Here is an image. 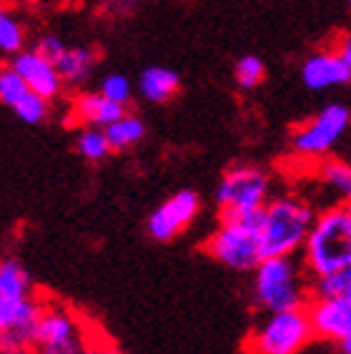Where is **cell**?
I'll list each match as a JSON object with an SVG mask.
<instances>
[{
    "label": "cell",
    "mask_w": 351,
    "mask_h": 354,
    "mask_svg": "<svg viewBox=\"0 0 351 354\" xmlns=\"http://www.w3.org/2000/svg\"><path fill=\"white\" fill-rule=\"evenodd\" d=\"M314 297V279L298 257H263L251 272V304L261 314L301 309Z\"/></svg>",
    "instance_id": "cell-1"
},
{
    "label": "cell",
    "mask_w": 351,
    "mask_h": 354,
    "mask_svg": "<svg viewBox=\"0 0 351 354\" xmlns=\"http://www.w3.org/2000/svg\"><path fill=\"white\" fill-rule=\"evenodd\" d=\"M316 218V209L301 194H278L258 212V236L263 257L301 254Z\"/></svg>",
    "instance_id": "cell-2"
},
{
    "label": "cell",
    "mask_w": 351,
    "mask_h": 354,
    "mask_svg": "<svg viewBox=\"0 0 351 354\" xmlns=\"http://www.w3.org/2000/svg\"><path fill=\"white\" fill-rule=\"evenodd\" d=\"M301 261L311 279L326 277L351 264V206L331 204L316 212L306 244L301 249Z\"/></svg>",
    "instance_id": "cell-3"
},
{
    "label": "cell",
    "mask_w": 351,
    "mask_h": 354,
    "mask_svg": "<svg viewBox=\"0 0 351 354\" xmlns=\"http://www.w3.org/2000/svg\"><path fill=\"white\" fill-rule=\"evenodd\" d=\"M203 252L231 272L251 274L263 259L258 212L243 216H221L218 226L203 241Z\"/></svg>",
    "instance_id": "cell-4"
},
{
    "label": "cell",
    "mask_w": 351,
    "mask_h": 354,
    "mask_svg": "<svg viewBox=\"0 0 351 354\" xmlns=\"http://www.w3.org/2000/svg\"><path fill=\"white\" fill-rule=\"evenodd\" d=\"M316 342L309 312L284 309V312L261 314L256 327L251 329L243 352L246 354H304Z\"/></svg>",
    "instance_id": "cell-5"
},
{
    "label": "cell",
    "mask_w": 351,
    "mask_h": 354,
    "mask_svg": "<svg viewBox=\"0 0 351 354\" xmlns=\"http://www.w3.org/2000/svg\"><path fill=\"white\" fill-rule=\"evenodd\" d=\"M95 329L98 327L91 324L81 312L46 297L30 354H83Z\"/></svg>",
    "instance_id": "cell-6"
},
{
    "label": "cell",
    "mask_w": 351,
    "mask_h": 354,
    "mask_svg": "<svg viewBox=\"0 0 351 354\" xmlns=\"http://www.w3.org/2000/svg\"><path fill=\"white\" fill-rule=\"evenodd\" d=\"M351 129V109L346 103H326L291 133V151L306 161H324L336 149V143Z\"/></svg>",
    "instance_id": "cell-7"
},
{
    "label": "cell",
    "mask_w": 351,
    "mask_h": 354,
    "mask_svg": "<svg viewBox=\"0 0 351 354\" xmlns=\"http://www.w3.org/2000/svg\"><path fill=\"white\" fill-rule=\"evenodd\" d=\"M271 198V176L258 166H231L214 191L221 216H243L261 212Z\"/></svg>",
    "instance_id": "cell-8"
},
{
    "label": "cell",
    "mask_w": 351,
    "mask_h": 354,
    "mask_svg": "<svg viewBox=\"0 0 351 354\" xmlns=\"http://www.w3.org/2000/svg\"><path fill=\"white\" fill-rule=\"evenodd\" d=\"M201 214V196L193 189H181L171 194L158 209H153L146 221L149 236L153 241H173L189 229Z\"/></svg>",
    "instance_id": "cell-9"
},
{
    "label": "cell",
    "mask_w": 351,
    "mask_h": 354,
    "mask_svg": "<svg viewBox=\"0 0 351 354\" xmlns=\"http://www.w3.org/2000/svg\"><path fill=\"white\" fill-rule=\"evenodd\" d=\"M306 312H309L316 342L336 347L341 342L351 339V297L314 294L306 304Z\"/></svg>",
    "instance_id": "cell-10"
},
{
    "label": "cell",
    "mask_w": 351,
    "mask_h": 354,
    "mask_svg": "<svg viewBox=\"0 0 351 354\" xmlns=\"http://www.w3.org/2000/svg\"><path fill=\"white\" fill-rule=\"evenodd\" d=\"M0 103L28 126H38L50 113V101L35 93L10 63H0Z\"/></svg>",
    "instance_id": "cell-11"
},
{
    "label": "cell",
    "mask_w": 351,
    "mask_h": 354,
    "mask_svg": "<svg viewBox=\"0 0 351 354\" xmlns=\"http://www.w3.org/2000/svg\"><path fill=\"white\" fill-rule=\"evenodd\" d=\"M301 83L314 93L341 88L351 83V68L341 61L336 50H316L301 61Z\"/></svg>",
    "instance_id": "cell-12"
},
{
    "label": "cell",
    "mask_w": 351,
    "mask_h": 354,
    "mask_svg": "<svg viewBox=\"0 0 351 354\" xmlns=\"http://www.w3.org/2000/svg\"><path fill=\"white\" fill-rule=\"evenodd\" d=\"M10 66H13V68L21 73L23 81H26L38 95H43L46 101H55V98L63 93V86H66V83H63L61 73L55 68V63L50 61V58H46L41 50H35V48L33 50H26V48H23L21 53L13 55Z\"/></svg>",
    "instance_id": "cell-13"
},
{
    "label": "cell",
    "mask_w": 351,
    "mask_h": 354,
    "mask_svg": "<svg viewBox=\"0 0 351 354\" xmlns=\"http://www.w3.org/2000/svg\"><path fill=\"white\" fill-rule=\"evenodd\" d=\"M126 113V106L121 103H113L111 98L95 91V93H81L75 95L73 103H70V116L81 126H95V129H106L113 121Z\"/></svg>",
    "instance_id": "cell-14"
},
{
    "label": "cell",
    "mask_w": 351,
    "mask_h": 354,
    "mask_svg": "<svg viewBox=\"0 0 351 354\" xmlns=\"http://www.w3.org/2000/svg\"><path fill=\"white\" fill-rule=\"evenodd\" d=\"M181 88V75L166 66H149L138 78V93L149 103H169Z\"/></svg>",
    "instance_id": "cell-15"
},
{
    "label": "cell",
    "mask_w": 351,
    "mask_h": 354,
    "mask_svg": "<svg viewBox=\"0 0 351 354\" xmlns=\"http://www.w3.org/2000/svg\"><path fill=\"white\" fill-rule=\"evenodd\" d=\"M98 61V53L88 46H68L61 53V58L55 61V68L61 73L63 83L68 86H83L91 78Z\"/></svg>",
    "instance_id": "cell-16"
},
{
    "label": "cell",
    "mask_w": 351,
    "mask_h": 354,
    "mask_svg": "<svg viewBox=\"0 0 351 354\" xmlns=\"http://www.w3.org/2000/svg\"><path fill=\"white\" fill-rule=\"evenodd\" d=\"M316 181L321 184V189L336 198L334 204L351 206V164L339 158H324L316 166Z\"/></svg>",
    "instance_id": "cell-17"
},
{
    "label": "cell",
    "mask_w": 351,
    "mask_h": 354,
    "mask_svg": "<svg viewBox=\"0 0 351 354\" xmlns=\"http://www.w3.org/2000/svg\"><path fill=\"white\" fill-rule=\"evenodd\" d=\"M35 294L28 269L13 257L0 259V299H23Z\"/></svg>",
    "instance_id": "cell-18"
},
{
    "label": "cell",
    "mask_w": 351,
    "mask_h": 354,
    "mask_svg": "<svg viewBox=\"0 0 351 354\" xmlns=\"http://www.w3.org/2000/svg\"><path fill=\"white\" fill-rule=\"evenodd\" d=\"M106 136H108V143L113 151H129L131 146L143 141V136H146V123H143V118L133 116V113L126 111L118 121L106 126Z\"/></svg>",
    "instance_id": "cell-19"
},
{
    "label": "cell",
    "mask_w": 351,
    "mask_h": 354,
    "mask_svg": "<svg viewBox=\"0 0 351 354\" xmlns=\"http://www.w3.org/2000/svg\"><path fill=\"white\" fill-rule=\"evenodd\" d=\"M75 151L81 153L86 161L91 164H101L106 158L113 153L108 143V136H106V129H95V126H83L75 136Z\"/></svg>",
    "instance_id": "cell-20"
},
{
    "label": "cell",
    "mask_w": 351,
    "mask_h": 354,
    "mask_svg": "<svg viewBox=\"0 0 351 354\" xmlns=\"http://www.w3.org/2000/svg\"><path fill=\"white\" fill-rule=\"evenodd\" d=\"M26 46V28L21 18L10 13L8 8H0V53L15 55Z\"/></svg>",
    "instance_id": "cell-21"
},
{
    "label": "cell",
    "mask_w": 351,
    "mask_h": 354,
    "mask_svg": "<svg viewBox=\"0 0 351 354\" xmlns=\"http://www.w3.org/2000/svg\"><path fill=\"white\" fill-rule=\"evenodd\" d=\"M266 78V63L258 55H241L234 66V81L241 91H254L258 88Z\"/></svg>",
    "instance_id": "cell-22"
},
{
    "label": "cell",
    "mask_w": 351,
    "mask_h": 354,
    "mask_svg": "<svg viewBox=\"0 0 351 354\" xmlns=\"http://www.w3.org/2000/svg\"><path fill=\"white\" fill-rule=\"evenodd\" d=\"M314 294H329V297H351V264L331 272L326 277L314 279Z\"/></svg>",
    "instance_id": "cell-23"
},
{
    "label": "cell",
    "mask_w": 351,
    "mask_h": 354,
    "mask_svg": "<svg viewBox=\"0 0 351 354\" xmlns=\"http://www.w3.org/2000/svg\"><path fill=\"white\" fill-rule=\"evenodd\" d=\"M101 91L106 98H111L113 103H121V106H129L131 98H133V83H131L129 75L123 73H108L103 75Z\"/></svg>",
    "instance_id": "cell-24"
},
{
    "label": "cell",
    "mask_w": 351,
    "mask_h": 354,
    "mask_svg": "<svg viewBox=\"0 0 351 354\" xmlns=\"http://www.w3.org/2000/svg\"><path fill=\"white\" fill-rule=\"evenodd\" d=\"M66 41H63L61 35H55V33H46L38 38V43H35V50H41L46 58H50V61H58L61 58V53L66 50Z\"/></svg>",
    "instance_id": "cell-25"
},
{
    "label": "cell",
    "mask_w": 351,
    "mask_h": 354,
    "mask_svg": "<svg viewBox=\"0 0 351 354\" xmlns=\"http://www.w3.org/2000/svg\"><path fill=\"white\" fill-rule=\"evenodd\" d=\"M83 354H123V352L115 347V344L108 339V337H106V334H101L98 329H95L93 339L88 342V347H86V352H83Z\"/></svg>",
    "instance_id": "cell-26"
},
{
    "label": "cell",
    "mask_w": 351,
    "mask_h": 354,
    "mask_svg": "<svg viewBox=\"0 0 351 354\" xmlns=\"http://www.w3.org/2000/svg\"><path fill=\"white\" fill-rule=\"evenodd\" d=\"M138 0H103V6L111 15H129Z\"/></svg>",
    "instance_id": "cell-27"
},
{
    "label": "cell",
    "mask_w": 351,
    "mask_h": 354,
    "mask_svg": "<svg viewBox=\"0 0 351 354\" xmlns=\"http://www.w3.org/2000/svg\"><path fill=\"white\" fill-rule=\"evenodd\" d=\"M334 50H336V53L341 55V61H344L346 66L351 68V33L341 35V38L336 41V48H334Z\"/></svg>",
    "instance_id": "cell-28"
},
{
    "label": "cell",
    "mask_w": 351,
    "mask_h": 354,
    "mask_svg": "<svg viewBox=\"0 0 351 354\" xmlns=\"http://www.w3.org/2000/svg\"><path fill=\"white\" fill-rule=\"evenodd\" d=\"M336 354H351V339L341 342V344H336Z\"/></svg>",
    "instance_id": "cell-29"
},
{
    "label": "cell",
    "mask_w": 351,
    "mask_h": 354,
    "mask_svg": "<svg viewBox=\"0 0 351 354\" xmlns=\"http://www.w3.org/2000/svg\"><path fill=\"white\" fill-rule=\"evenodd\" d=\"M0 354H30V349H10V347H0Z\"/></svg>",
    "instance_id": "cell-30"
},
{
    "label": "cell",
    "mask_w": 351,
    "mask_h": 354,
    "mask_svg": "<svg viewBox=\"0 0 351 354\" xmlns=\"http://www.w3.org/2000/svg\"><path fill=\"white\" fill-rule=\"evenodd\" d=\"M346 3H349V10H351V0H346Z\"/></svg>",
    "instance_id": "cell-31"
}]
</instances>
